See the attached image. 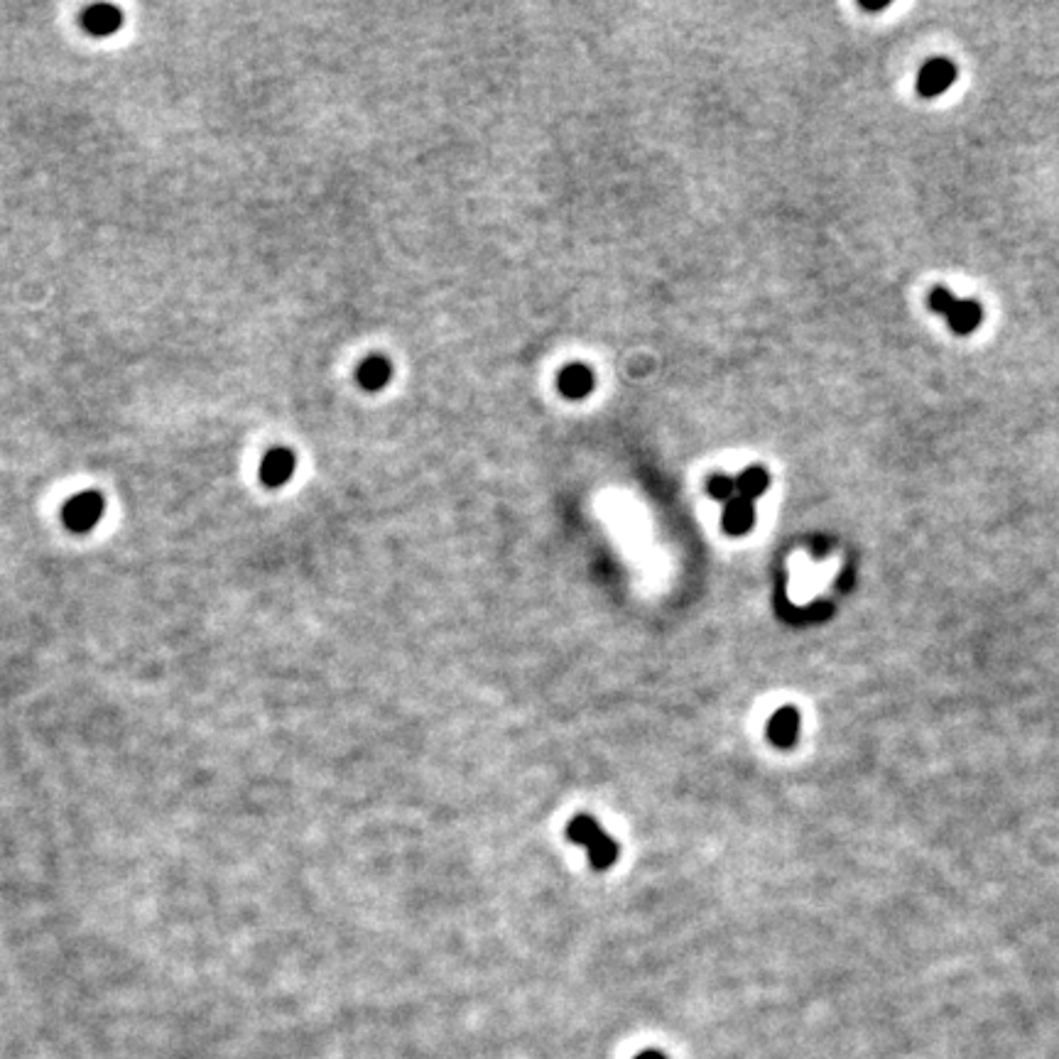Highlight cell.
<instances>
[{
    "instance_id": "1",
    "label": "cell",
    "mask_w": 1059,
    "mask_h": 1059,
    "mask_svg": "<svg viewBox=\"0 0 1059 1059\" xmlns=\"http://www.w3.org/2000/svg\"><path fill=\"white\" fill-rule=\"evenodd\" d=\"M567 836L574 844L584 846L589 851V861L596 871H606L618 856V844L611 836L601 832V827L596 824L594 817H581L572 819V824L567 827Z\"/></svg>"
},
{
    "instance_id": "2",
    "label": "cell",
    "mask_w": 1059,
    "mask_h": 1059,
    "mask_svg": "<svg viewBox=\"0 0 1059 1059\" xmlns=\"http://www.w3.org/2000/svg\"><path fill=\"white\" fill-rule=\"evenodd\" d=\"M106 501L99 491H84L69 498L62 508V520L72 532H89L103 518Z\"/></svg>"
},
{
    "instance_id": "3",
    "label": "cell",
    "mask_w": 1059,
    "mask_h": 1059,
    "mask_svg": "<svg viewBox=\"0 0 1059 1059\" xmlns=\"http://www.w3.org/2000/svg\"><path fill=\"white\" fill-rule=\"evenodd\" d=\"M954 81H957V67L949 59L934 57L917 74V91L925 99H934V96L944 94Z\"/></svg>"
},
{
    "instance_id": "4",
    "label": "cell",
    "mask_w": 1059,
    "mask_h": 1059,
    "mask_svg": "<svg viewBox=\"0 0 1059 1059\" xmlns=\"http://www.w3.org/2000/svg\"><path fill=\"white\" fill-rule=\"evenodd\" d=\"M297 469V456L292 449L275 447L260 461V481L268 488H280L292 479Z\"/></svg>"
},
{
    "instance_id": "5",
    "label": "cell",
    "mask_w": 1059,
    "mask_h": 1059,
    "mask_svg": "<svg viewBox=\"0 0 1059 1059\" xmlns=\"http://www.w3.org/2000/svg\"><path fill=\"white\" fill-rule=\"evenodd\" d=\"M81 25H84L86 32H91V35L108 37L123 27V13L116 5H91V8L81 15Z\"/></svg>"
},
{
    "instance_id": "6",
    "label": "cell",
    "mask_w": 1059,
    "mask_h": 1059,
    "mask_svg": "<svg viewBox=\"0 0 1059 1059\" xmlns=\"http://www.w3.org/2000/svg\"><path fill=\"white\" fill-rule=\"evenodd\" d=\"M944 319L949 322V329L959 336H969L971 331H976L984 322V309L979 302L974 300H954L949 312L944 314Z\"/></svg>"
},
{
    "instance_id": "7",
    "label": "cell",
    "mask_w": 1059,
    "mask_h": 1059,
    "mask_svg": "<svg viewBox=\"0 0 1059 1059\" xmlns=\"http://www.w3.org/2000/svg\"><path fill=\"white\" fill-rule=\"evenodd\" d=\"M557 385L564 398L581 400L594 390V373L586 366H581V363H574V366H567L559 373Z\"/></svg>"
},
{
    "instance_id": "8",
    "label": "cell",
    "mask_w": 1059,
    "mask_h": 1059,
    "mask_svg": "<svg viewBox=\"0 0 1059 1059\" xmlns=\"http://www.w3.org/2000/svg\"><path fill=\"white\" fill-rule=\"evenodd\" d=\"M753 523H756V510H753L751 501L736 496L724 505L721 525H724V530L729 532V535H746V532L753 528Z\"/></svg>"
},
{
    "instance_id": "9",
    "label": "cell",
    "mask_w": 1059,
    "mask_h": 1059,
    "mask_svg": "<svg viewBox=\"0 0 1059 1059\" xmlns=\"http://www.w3.org/2000/svg\"><path fill=\"white\" fill-rule=\"evenodd\" d=\"M797 733H800V714H797L795 709H790V706L780 709L778 714H775L773 719H770L768 738L778 748L795 746Z\"/></svg>"
},
{
    "instance_id": "10",
    "label": "cell",
    "mask_w": 1059,
    "mask_h": 1059,
    "mask_svg": "<svg viewBox=\"0 0 1059 1059\" xmlns=\"http://www.w3.org/2000/svg\"><path fill=\"white\" fill-rule=\"evenodd\" d=\"M356 378L363 390L376 393V390L385 388V385L390 383V378H393V366H390V361L385 356H368L366 361L358 366Z\"/></svg>"
},
{
    "instance_id": "11",
    "label": "cell",
    "mask_w": 1059,
    "mask_h": 1059,
    "mask_svg": "<svg viewBox=\"0 0 1059 1059\" xmlns=\"http://www.w3.org/2000/svg\"><path fill=\"white\" fill-rule=\"evenodd\" d=\"M768 486H770V476H768V471L760 469V466H751V469H746L736 479V493L751 503L756 501L758 496H763V493L768 491Z\"/></svg>"
},
{
    "instance_id": "12",
    "label": "cell",
    "mask_w": 1059,
    "mask_h": 1059,
    "mask_svg": "<svg viewBox=\"0 0 1059 1059\" xmlns=\"http://www.w3.org/2000/svg\"><path fill=\"white\" fill-rule=\"evenodd\" d=\"M706 491H709V496L714 498V501H721V503H729L731 498H736V479H731V476H724V474H716L711 476L709 483H706Z\"/></svg>"
},
{
    "instance_id": "13",
    "label": "cell",
    "mask_w": 1059,
    "mask_h": 1059,
    "mask_svg": "<svg viewBox=\"0 0 1059 1059\" xmlns=\"http://www.w3.org/2000/svg\"><path fill=\"white\" fill-rule=\"evenodd\" d=\"M954 300H957V297H954L952 290H947V287H934L930 295V307L944 317V314L949 312V307L954 304Z\"/></svg>"
},
{
    "instance_id": "14",
    "label": "cell",
    "mask_w": 1059,
    "mask_h": 1059,
    "mask_svg": "<svg viewBox=\"0 0 1059 1059\" xmlns=\"http://www.w3.org/2000/svg\"><path fill=\"white\" fill-rule=\"evenodd\" d=\"M635 1059H665V1055H660V1052L650 1050V1052H640V1055L635 1057Z\"/></svg>"
}]
</instances>
